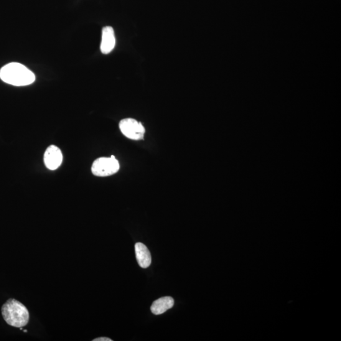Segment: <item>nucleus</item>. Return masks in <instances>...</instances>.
<instances>
[{"label":"nucleus","mask_w":341,"mask_h":341,"mask_svg":"<svg viewBox=\"0 0 341 341\" xmlns=\"http://www.w3.org/2000/svg\"><path fill=\"white\" fill-rule=\"evenodd\" d=\"M0 78L4 82L14 86H26L34 82L35 76L21 63L13 62L0 70Z\"/></svg>","instance_id":"f257e3e1"},{"label":"nucleus","mask_w":341,"mask_h":341,"mask_svg":"<svg viewBox=\"0 0 341 341\" xmlns=\"http://www.w3.org/2000/svg\"><path fill=\"white\" fill-rule=\"evenodd\" d=\"M2 313L5 322L12 327H23L29 321L26 307L15 299H10L3 305Z\"/></svg>","instance_id":"f03ea898"},{"label":"nucleus","mask_w":341,"mask_h":341,"mask_svg":"<svg viewBox=\"0 0 341 341\" xmlns=\"http://www.w3.org/2000/svg\"><path fill=\"white\" fill-rule=\"evenodd\" d=\"M119 169V162L114 156L99 157L94 161L91 167L93 174L100 177H109L115 174Z\"/></svg>","instance_id":"7ed1b4c3"},{"label":"nucleus","mask_w":341,"mask_h":341,"mask_svg":"<svg viewBox=\"0 0 341 341\" xmlns=\"http://www.w3.org/2000/svg\"><path fill=\"white\" fill-rule=\"evenodd\" d=\"M119 129L121 133L127 138L139 141L144 139L145 132L144 126L141 122L133 118L122 119L119 124Z\"/></svg>","instance_id":"20e7f679"},{"label":"nucleus","mask_w":341,"mask_h":341,"mask_svg":"<svg viewBox=\"0 0 341 341\" xmlns=\"http://www.w3.org/2000/svg\"><path fill=\"white\" fill-rule=\"evenodd\" d=\"M44 161L48 169L52 170L58 169L63 161L62 151L58 147L52 145L46 150Z\"/></svg>","instance_id":"39448f33"},{"label":"nucleus","mask_w":341,"mask_h":341,"mask_svg":"<svg viewBox=\"0 0 341 341\" xmlns=\"http://www.w3.org/2000/svg\"><path fill=\"white\" fill-rule=\"evenodd\" d=\"M116 45L115 35L113 27H104L102 30L101 51L103 54H109L113 50Z\"/></svg>","instance_id":"423d86ee"},{"label":"nucleus","mask_w":341,"mask_h":341,"mask_svg":"<svg viewBox=\"0 0 341 341\" xmlns=\"http://www.w3.org/2000/svg\"><path fill=\"white\" fill-rule=\"evenodd\" d=\"M137 261L139 266L146 269L151 266V255L147 246L142 243H137L135 245Z\"/></svg>","instance_id":"0eeeda50"},{"label":"nucleus","mask_w":341,"mask_h":341,"mask_svg":"<svg viewBox=\"0 0 341 341\" xmlns=\"http://www.w3.org/2000/svg\"><path fill=\"white\" fill-rule=\"evenodd\" d=\"M175 302L173 297L170 296L162 297L153 302L151 307L152 314L161 315L166 312L167 310L172 309Z\"/></svg>","instance_id":"6e6552de"},{"label":"nucleus","mask_w":341,"mask_h":341,"mask_svg":"<svg viewBox=\"0 0 341 341\" xmlns=\"http://www.w3.org/2000/svg\"><path fill=\"white\" fill-rule=\"evenodd\" d=\"M113 340L108 337H99L94 339L93 341H112Z\"/></svg>","instance_id":"1a4fd4ad"}]
</instances>
